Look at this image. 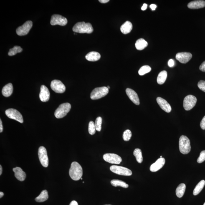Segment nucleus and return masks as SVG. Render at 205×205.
Masks as SVG:
<instances>
[{
	"instance_id": "nucleus-1",
	"label": "nucleus",
	"mask_w": 205,
	"mask_h": 205,
	"mask_svg": "<svg viewBox=\"0 0 205 205\" xmlns=\"http://www.w3.org/2000/svg\"><path fill=\"white\" fill-rule=\"evenodd\" d=\"M83 174L82 167L77 162H73L71 164L69 170V175L71 178L74 181H78L82 178Z\"/></svg>"
},
{
	"instance_id": "nucleus-2",
	"label": "nucleus",
	"mask_w": 205,
	"mask_h": 205,
	"mask_svg": "<svg viewBox=\"0 0 205 205\" xmlns=\"http://www.w3.org/2000/svg\"><path fill=\"white\" fill-rule=\"evenodd\" d=\"M73 31L76 33L91 34L93 32L94 29L90 23L84 22L77 23L73 27Z\"/></svg>"
},
{
	"instance_id": "nucleus-3",
	"label": "nucleus",
	"mask_w": 205,
	"mask_h": 205,
	"mask_svg": "<svg viewBox=\"0 0 205 205\" xmlns=\"http://www.w3.org/2000/svg\"><path fill=\"white\" fill-rule=\"evenodd\" d=\"M179 148L180 152L183 154H187L190 152V141L186 136L182 135L180 137Z\"/></svg>"
},
{
	"instance_id": "nucleus-4",
	"label": "nucleus",
	"mask_w": 205,
	"mask_h": 205,
	"mask_svg": "<svg viewBox=\"0 0 205 205\" xmlns=\"http://www.w3.org/2000/svg\"><path fill=\"white\" fill-rule=\"evenodd\" d=\"M71 108V105L68 102L61 104L56 109L54 115L57 119L62 118L66 116L68 113L70 111Z\"/></svg>"
},
{
	"instance_id": "nucleus-5",
	"label": "nucleus",
	"mask_w": 205,
	"mask_h": 205,
	"mask_svg": "<svg viewBox=\"0 0 205 205\" xmlns=\"http://www.w3.org/2000/svg\"><path fill=\"white\" fill-rule=\"evenodd\" d=\"M109 93V89L107 87H97L94 89L90 94L92 100H98L105 97Z\"/></svg>"
},
{
	"instance_id": "nucleus-6",
	"label": "nucleus",
	"mask_w": 205,
	"mask_h": 205,
	"mask_svg": "<svg viewBox=\"0 0 205 205\" xmlns=\"http://www.w3.org/2000/svg\"><path fill=\"white\" fill-rule=\"evenodd\" d=\"M6 116L9 118L16 120L21 123L23 122V119L21 114L15 109H8L5 111Z\"/></svg>"
},
{
	"instance_id": "nucleus-7",
	"label": "nucleus",
	"mask_w": 205,
	"mask_h": 205,
	"mask_svg": "<svg viewBox=\"0 0 205 205\" xmlns=\"http://www.w3.org/2000/svg\"><path fill=\"white\" fill-rule=\"evenodd\" d=\"M38 155L41 164L44 167H47L48 166L49 160L47 150L44 147H40L38 151Z\"/></svg>"
},
{
	"instance_id": "nucleus-8",
	"label": "nucleus",
	"mask_w": 205,
	"mask_h": 205,
	"mask_svg": "<svg viewBox=\"0 0 205 205\" xmlns=\"http://www.w3.org/2000/svg\"><path fill=\"white\" fill-rule=\"evenodd\" d=\"M197 98L194 96L188 95L185 97L183 100V106L185 110L189 111L195 106Z\"/></svg>"
},
{
	"instance_id": "nucleus-9",
	"label": "nucleus",
	"mask_w": 205,
	"mask_h": 205,
	"mask_svg": "<svg viewBox=\"0 0 205 205\" xmlns=\"http://www.w3.org/2000/svg\"><path fill=\"white\" fill-rule=\"evenodd\" d=\"M110 169L112 172L122 176H130L132 174L130 169L122 166L112 165L110 167Z\"/></svg>"
},
{
	"instance_id": "nucleus-10",
	"label": "nucleus",
	"mask_w": 205,
	"mask_h": 205,
	"mask_svg": "<svg viewBox=\"0 0 205 205\" xmlns=\"http://www.w3.org/2000/svg\"><path fill=\"white\" fill-rule=\"evenodd\" d=\"M32 22L31 21H26L22 26H20L16 30V33L19 36L26 35L29 32L32 26Z\"/></svg>"
},
{
	"instance_id": "nucleus-11",
	"label": "nucleus",
	"mask_w": 205,
	"mask_h": 205,
	"mask_svg": "<svg viewBox=\"0 0 205 205\" xmlns=\"http://www.w3.org/2000/svg\"><path fill=\"white\" fill-rule=\"evenodd\" d=\"M67 19L66 18L59 15H53L51 16L50 23L51 25H59L61 26H65L67 23Z\"/></svg>"
},
{
	"instance_id": "nucleus-12",
	"label": "nucleus",
	"mask_w": 205,
	"mask_h": 205,
	"mask_svg": "<svg viewBox=\"0 0 205 205\" xmlns=\"http://www.w3.org/2000/svg\"><path fill=\"white\" fill-rule=\"evenodd\" d=\"M103 159L106 161L111 164H119L122 161V158L115 153H106L103 156Z\"/></svg>"
},
{
	"instance_id": "nucleus-13",
	"label": "nucleus",
	"mask_w": 205,
	"mask_h": 205,
	"mask_svg": "<svg viewBox=\"0 0 205 205\" xmlns=\"http://www.w3.org/2000/svg\"><path fill=\"white\" fill-rule=\"evenodd\" d=\"M51 89L57 93H63L65 92L66 87L60 80H54L51 83Z\"/></svg>"
},
{
	"instance_id": "nucleus-14",
	"label": "nucleus",
	"mask_w": 205,
	"mask_h": 205,
	"mask_svg": "<svg viewBox=\"0 0 205 205\" xmlns=\"http://www.w3.org/2000/svg\"><path fill=\"white\" fill-rule=\"evenodd\" d=\"M192 57V55L190 52H182L178 53L176 58L177 60L182 64H186L188 62Z\"/></svg>"
},
{
	"instance_id": "nucleus-15",
	"label": "nucleus",
	"mask_w": 205,
	"mask_h": 205,
	"mask_svg": "<svg viewBox=\"0 0 205 205\" xmlns=\"http://www.w3.org/2000/svg\"><path fill=\"white\" fill-rule=\"evenodd\" d=\"M50 92L48 89L45 86L42 85L40 87V92L39 94V97L41 101L47 102L50 98Z\"/></svg>"
},
{
	"instance_id": "nucleus-16",
	"label": "nucleus",
	"mask_w": 205,
	"mask_h": 205,
	"mask_svg": "<svg viewBox=\"0 0 205 205\" xmlns=\"http://www.w3.org/2000/svg\"><path fill=\"white\" fill-rule=\"evenodd\" d=\"M126 93L129 98L134 103L137 105L140 104V99L138 94L133 89L127 88L126 89Z\"/></svg>"
},
{
	"instance_id": "nucleus-17",
	"label": "nucleus",
	"mask_w": 205,
	"mask_h": 205,
	"mask_svg": "<svg viewBox=\"0 0 205 205\" xmlns=\"http://www.w3.org/2000/svg\"><path fill=\"white\" fill-rule=\"evenodd\" d=\"M157 101L161 108L165 111L169 113L172 110L170 104L164 99L158 97L157 98Z\"/></svg>"
},
{
	"instance_id": "nucleus-18",
	"label": "nucleus",
	"mask_w": 205,
	"mask_h": 205,
	"mask_svg": "<svg viewBox=\"0 0 205 205\" xmlns=\"http://www.w3.org/2000/svg\"><path fill=\"white\" fill-rule=\"evenodd\" d=\"M165 163L164 158H160L157 160L155 163L153 164L150 167V171L153 172H155L161 169Z\"/></svg>"
},
{
	"instance_id": "nucleus-19",
	"label": "nucleus",
	"mask_w": 205,
	"mask_h": 205,
	"mask_svg": "<svg viewBox=\"0 0 205 205\" xmlns=\"http://www.w3.org/2000/svg\"><path fill=\"white\" fill-rule=\"evenodd\" d=\"M188 7L190 9H196L205 7V1L202 0L191 2L188 4Z\"/></svg>"
},
{
	"instance_id": "nucleus-20",
	"label": "nucleus",
	"mask_w": 205,
	"mask_h": 205,
	"mask_svg": "<svg viewBox=\"0 0 205 205\" xmlns=\"http://www.w3.org/2000/svg\"><path fill=\"white\" fill-rule=\"evenodd\" d=\"M13 171L15 173V176L18 180L20 181H23L26 178V174L23 171L22 169L20 167H16L13 169Z\"/></svg>"
},
{
	"instance_id": "nucleus-21",
	"label": "nucleus",
	"mask_w": 205,
	"mask_h": 205,
	"mask_svg": "<svg viewBox=\"0 0 205 205\" xmlns=\"http://www.w3.org/2000/svg\"><path fill=\"white\" fill-rule=\"evenodd\" d=\"M101 55L98 52L92 51L89 52L86 56V59L87 61L95 62L98 61L100 59Z\"/></svg>"
},
{
	"instance_id": "nucleus-22",
	"label": "nucleus",
	"mask_w": 205,
	"mask_h": 205,
	"mask_svg": "<svg viewBox=\"0 0 205 205\" xmlns=\"http://www.w3.org/2000/svg\"><path fill=\"white\" fill-rule=\"evenodd\" d=\"M133 28V25L129 21H127L122 25L120 31L123 34H127L130 32Z\"/></svg>"
},
{
	"instance_id": "nucleus-23",
	"label": "nucleus",
	"mask_w": 205,
	"mask_h": 205,
	"mask_svg": "<svg viewBox=\"0 0 205 205\" xmlns=\"http://www.w3.org/2000/svg\"><path fill=\"white\" fill-rule=\"evenodd\" d=\"M13 92L12 84L9 83L4 86L2 89V94L5 97H9L12 94Z\"/></svg>"
},
{
	"instance_id": "nucleus-24",
	"label": "nucleus",
	"mask_w": 205,
	"mask_h": 205,
	"mask_svg": "<svg viewBox=\"0 0 205 205\" xmlns=\"http://www.w3.org/2000/svg\"><path fill=\"white\" fill-rule=\"evenodd\" d=\"M135 47L138 50H142L148 45V43L143 39L138 40L135 43Z\"/></svg>"
},
{
	"instance_id": "nucleus-25",
	"label": "nucleus",
	"mask_w": 205,
	"mask_h": 205,
	"mask_svg": "<svg viewBox=\"0 0 205 205\" xmlns=\"http://www.w3.org/2000/svg\"><path fill=\"white\" fill-rule=\"evenodd\" d=\"M167 77V72L164 70L160 72L157 78V82L159 84L161 85L165 83Z\"/></svg>"
},
{
	"instance_id": "nucleus-26",
	"label": "nucleus",
	"mask_w": 205,
	"mask_h": 205,
	"mask_svg": "<svg viewBox=\"0 0 205 205\" xmlns=\"http://www.w3.org/2000/svg\"><path fill=\"white\" fill-rule=\"evenodd\" d=\"M186 189V186L184 183H181L178 186L176 190V194L178 198L182 197Z\"/></svg>"
},
{
	"instance_id": "nucleus-27",
	"label": "nucleus",
	"mask_w": 205,
	"mask_h": 205,
	"mask_svg": "<svg viewBox=\"0 0 205 205\" xmlns=\"http://www.w3.org/2000/svg\"><path fill=\"white\" fill-rule=\"evenodd\" d=\"M48 198V195L47 190H44L35 199L36 201L41 203L47 201Z\"/></svg>"
},
{
	"instance_id": "nucleus-28",
	"label": "nucleus",
	"mask_w": 205,
	"mask_h": 205,
	"mask_svg": "<svg viewBox=\"0 0 205 205\" xmlns=\"http://www.w3.org/2000/svg\"><path fill=\"white\" fill-rule=\"evenodd\" d=\"M205 185V181L204 180H202L199 182L195 188L193 192V194L195 196H196L199 194L202 190L203 188H204Z\"/></svg>"
},
{
	"instance_id": "nucleus-29",
	"label": "nucleus",
	"mask_w": 205,
	"mask_h": 205,
	"mask_svg": "<svg viewBox=\"0 0 205 205\" xmlns=\"http://www.w3.org/2000/svg\"><path fill=\"white\" fill-rule=\"evenodd\" d=\"M111 185L114 186H121L124 188H127L128 185L124 182L120 181V180L114 179L111 182Z\"/></svg>"
},
{
	"instance_id": "nucleus-30",
	"label": "nucleus",
	"mask_w": 205,
	"mask_h": 205,
	"mask_svg": "<svg viewBox=\"0 0 205 205\" xmlns=\"http://www.w3.org/2000/svg\"><path fill=\"white\" fill-rule=\"evenodd\" d=\"M133 155L136 158V161L139 163H141L143 161V155L141 150L140 149L137 148L134 150Z\"/></svg>"
},
{
	"instance_id": "nucleus-31",
	"label": "nucleus",
	"mask_w": 205,
	"mask_h": 205,
	"mask_svg": "<svg viewBox=\"0 0 205 205\" xmlns=\"http://www.w3.org/2000/svg\"><path fill=\"white\" fill-rule=\"evenodd\" d=\"M22 51L23 49L19 46H15L12 48L10 49L9 52H8V55L9 56H14L18 53L21 52Z\"/></svg>"
},
{
	"instance_id": "nucleus-32",
	"label": "nucleus",
	"mask_w": 205,
	"mask_h": 205,
	"mask_svg": "<svg viewBox=\"0 0 205 205\" xmlns=\"http://www.w3.org/2000/svg\"><path fill=\"white\" fill-rule=\"evenodd\" d=\"M151 70V67L148 65H144L138 71V73L140 76H143L148 73Z\"/></svg>"
},
{
	"instance_id": "nucleus-33",
	"label": "nucleus",
	"mask_w": 205,
	"mask_h": 205,
	"mask_svg": "<svg viewBox=\"0 0 205 205\" xmlns=\"http://www.w3.org/2000/svg\"><path fill=\"white\" fill-rule=\"evenodd\" d=\"M102 122V117H97L95 120V123L96 130L97 131L100 132L101 130Z\"/></svg>"
},
{
	"instance_id": "nucleus-34",
	"label": "nucleus",
	"mask_w": 205,
	"mask_h": 205,
	"mask_svg": "<svg viewBox=\"0 0 205 205\" xmlns=\"http://www.w3.org/2000/svg\"><path fill=\"white\" fill-rule=\"evenodd\" d=\"M132 136V132L129 130H127L123 132V138L125 141H129Z\"/></svg>"
},
{
	"instance_id": "nucleus-35",
	"label": "nucleus",
	"mask_w": 205,
	"mask_h": 205,
	"mask_svg": "<svg viewBox=\"0 0 205 205\" xmlns=\"http://www.w3.org/2000/svg\"><path fill=\"white\" fill-rule=\"evenodd\" d=\"M88 130L89 133L91 135H93L95 133V123L93 121H91L89 122Z\"/></svg>"
},
{
	"instance_id": "nucleus-36",
	"label": "nucleus",
	"mask_w": 205,
	"mask_h": 205,
	"mask_svg": "<svg viewBox=\"0 0 205 205\" xmlns=\"http://www.w3.org/2000/svg\"><path fill=\"white\" fill-rule=\"evenodd\" d=\"M205 160V150H203L200 153V155L198 158L197 162L201 163L203 162Z\"/></svg>"
},
{
	"instance_id": "nucleus-37",
	"label": "nucleus",
	"mask_w": 205,
	"mask_h": 205,
	"mask_svg": "<svg viewBox=\"0 0 205 205\" xmlns=\"http://www.w3.org/2000/svg\"><path fill=\"white\" fill-rule=\"evenodd\" d=\"M198 86L199 89L205 92V81L203 80L200 81L198 82Z\"/></svg>"
},
{
	"instance_id": "nucleus-38",
	"label": "nucleus",
	"mask_w": 205,
	"mask_h": 205,
	"mask_svg": "<svg viewBox=\"0 0 205 205\" xmlns=\"http://www.w3.org/2000/svg\"><path fill=\"white\" fill-rule=\"evenodd\" d=\"M200 127L203 130H205V116L203 117L200 123Z\"/></svg>"
},
{
	"instance_id": "nucleus-39",
	"label": "nucleus",
	"mask_w": 205,
	"mask_h": 205,
	"mask_svg": "<svg viewBox=\"0 0 205 205\" xmlns=\"http://www.w3.org/2000/svg\"><path fill=\"white\" fill-rule=\"evenodd\" d=\"M199 70L202 72H205V61L200 66Z\"/></svg>"
},
{
	"instance_id": "nucleus-40",
	"label": "nucleus",
	"mask_w": 205,
	"mask_h": 205,
	"mask_svg": "<svg viewBox=\"0 0 205 205\" xmlns=\"http://www.w3.org/2000/svg\"><path fill=\"white\" fill-rule=\"evenodd\" d=\"M168 65L170 67H172L174 65V61L172 59H170L168 62Z\"/></svg>"
},
{
	"instance_id": "nucleus-41",
	"label": "nucleus",
	"mask_w": 205,
	"mask_h": 205,
	"mask_svg": "<svg viewBox=\"0 0 205 205\" xmlns=\"http://www.w3.org/2000/svg\"><path fill=\"white\" fill-rule=\"evenodd\" d=\"M157 6L156 5L152 4L150 5V7L153 10H155L157 8Z\"/></svg>"
},
{
	"instance_id": "nucleus-42",
	"label": "nucleus",
	"mask_w": 205,
	"mask_h": 205,
	"mask_svg": "<svg viewBox=\"0 0 205 205\" xmlns=\"http://www.w3.org/2000/svg\"><path fill=\"white\" fill-rule=\"evenodd\" d=\"M3 127L2 124V122L1 119H0V132L2 133L3 132Z\"/></svg>"
},
{
	"instance_id": "nucleus-43",
	"label": "nucleus",
	"mask_w": 205,
	"mask_h": 205,
	"mask_svg": "<svg viewBox=\"0 0 205 205\" xmlns=\"http://www.w3.org/2000/svg\"><path fill=\"white\" fill-rule=\"evenodd\" d=\"M147 6H148V5H147V4H144L143 6H142V7H141V10H142L143 11L147 9Z\"/></svg>"
},
{
	"instance_id": "nucleus-44",
	"label": "nucleus",
	"mask_w": 205,
	"mask_h": 205,
	"mask_svg": "<svg viewBox=\"0 0 205 205\" xmlns=\"http://www.w3.org/2000/svg\"><path fill=\"white\" fill-rule=\"evenodd\" d=\"M69 205H78V203L75 201H73L71 202Z\"/></svg>"
},
{
	"instance_id": "nucleus-45",
	"label": "nucleus",
	"mask_w": 205,
	"mask_h": 205,
	"mask_svg": "<svg viewBox=\"0 0 205 205\" xmlns=\"http://www.w3.org/2000/svg\"><path fill=\"white\" fill-rule=\"evenodd\" d=\"M99 1L100 2V3L105 4V3L108 2L110 1H109V0H100Z\"/></svg>"
},
{
	"instance_id": "nucleus-46",
	"label": "nucleus",
	"mask_w": 205,
	"mask_h": 205,
	"mask_svg": "<svg viewBox=\"0 0 205 205\" xmlns=\"http://www.w3.org/2000/svg\"><path fill=\"white\" fill-rule=\"evenodd\" d=\"M2 167L1 165H0V175H1L2 174Z\"/></svg>"
},
{
	"instance_id": "nucleus-47",
	"label": "nucleus",
	"mask_w": 205,
	"mask_h": 205,
	"mask_svg": "<svg viewBox=\"0 0 205 205\" xmlns=\"http://www.w3.org/2000/svg\"><path fill=\"white\" fill-rule=\"evenodd\" d=\"M4 195V193L2 192H0V198H2Z\"/></svg>"
},
{
	"instance_id": "nucleus-48",
	"label": "nucleus",
	"mask_w": 205,
	"mask_h": 205,
	"mask_svg": "<svg viewBox=\"0 0 205 205\" xmlns=\"http://www.w3.org/2000/svg\"><path fill=\"white\" fill-rule=\"evenodd\" d=\"M107 88H108L109 89L110 88V86H107Z\"/></svg>"
},
{
	"instance_id": "nucleus-49",
	"label": "nucleus",
	"mask_w": 205,
	"mask_h": 205,
	"mask_svg": "<svg viewBox=\"0 0 205 205\" xmlns=\"http://www.w3.org/2000/svg\"><path fill=\"white\" fill-rule=\"evenodd\" d=\"M162 156H160V158H162Z\"/></svg>"
},
{
	"instance_id": "nucleus-50",
	"label": "nucleus",
	"mask_w": 205,
	"mask_h": 205,
	"mask_svg": "<svg viewBox=\"0 0 205 205\" xmlns=\"http://www.w3.org/2000/svg\"><path fill=\"white\" fill-rule=\"evenodd\" d=\"M81 180H82V178H81Z\"/></svg>"
},
{
	"instance_id": "nucleus-51",
	"label": "nucleus",
	"mask_w": 205,
	"mask_h": 205,
	"mask_svg": "<svg viewBox=\"0 0 205 205\" xmlns=\"http://www.w3.org/2000/svg\"><path fill=\"white\" fill-rule=\"evenodd\" d=\"M203 205H205V203H204V204Z\"/></svg>"
},
{
	"instance_id": "nucleus-52",
	"label": "nucleus",
	"mask_w": 205,
	"mask_h": 205,
	"mask_svg": "<svg viewBox=\"0 0 205 205\" xmlns=\"http://www.w3.org/2000/svg\"></svg>"
}]
</instances>
